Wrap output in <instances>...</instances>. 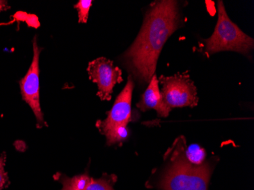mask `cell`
I'll use <instances>...</instances> for the list:
<instances>
[{
	"instance_id": "7a4b0ae2",
	"label": "cell",
	"mask_w": 254,
	"mask_h": 190,
	"mask_svg": "<svg viewBox=\"0 0 254 190\" xmlns=\"http://www.w3.org/2000/svg\"><path fill=\"white\" fill-rule=\"evenodd\" d=\"M171 164L165 171L160 188L163 190H208L212 166L208 163L200 166L190 164L184 153L175 151Z\"/></svg>"
},
{
	"instance_id": "9c48e42d",
	"label": "cell",
	"mask_w": 254,
	"mask_h": 190,
	"mask_svg": "<svg viewBox=\"0 0 254 190\" xmlns=\"http://www.w3.org/2000/svg\"><path fill=\"white\" fill-rule=\"evenodd\" d=\"M184 155L190 164L193 166H200L206 158V152L197 144H192L187 148Z\"/></svg>"
},
{
	"instance_id": "5b68a950",
	"label": "cell",
	"mask_w": 254,
	"mask_h": 190,
	"mask_svg": "<svg viewBox=\"0 0 254 190\" xmlns=\"http://www.w3.org/2000/svg\"><path fill=\"white\" fill-rule=\"evenodd\" d=\"M33 58L26 75L19 81L23 101L28 104L36 117L37 127L41 128L47 126L40 103L39 59L42 48L39 47L35 36L33 39Z\"/></svg>"
},
{
	"instance_id": "52a82bcc",
	"label": "cell",
	"mask_w": 254,
	"mask_h": 190,
	"mask_svg": "<svg viewBox=\"0 0 254 190\" xmlns=\"http://www.w3.org/2000/svg\"><path fill=\"white\" fill-rule=\"evenodd\" d=\"M134 89V81L129 75L127 85L114 102L112 109L108 113V117L105 121H98L97 127L102 134L108 130L120 125H127L130 121L132 116L131 103L132 91Z\"/></svg>"
},
{
	"instance_id": "3957f363",
	"label": "cell",
	"mask_w": 254,
	"mask_h": 190,
	"mask_svg": "<svg viewBox=\"0 0 254 190\" xmlns=\"http://www.w3.org/2000/svg\"><path fill=\"white\" fill-rule=\"evenodd\" d=\"M253 38L241 31L228 18L222 1L218 2V21L213 34L205 40V52L209 56L221 51L248 54L254 48Z\"/></svg>"
},
{
	"instance_id": "277c9868",
	"label": "cell",
	"mask_w": 254,
	"mask_h": 190,
	"mask_svg": "<svg viewBox=\"0 0 254 190\" xmlns=\"http://www.w3.org/2000/svg\"><path fill=\"white\" fill-rule=\"evenodd\" d=\"M158 81L162 85V99L171 110L184 107L193 108L197 105V91L189 75L179 73L174 76L161 75Z\"/></svg>"
},
{
	"instance_id": "8992f818",
	"label": "cell",
	"mask_w": 254,
	"mask_h": 190,
	"mask_svg": "<svg viewBox=\"0 0 254 190\" xmlns=\"http://www.w3.org/2000/svg\"><path fill=\"white\" fill-rule=\"evenodd\" d=\"M88 72L90 79L98 85L97 94L102 101H110L114 86L123 81L121 68L105 57H100L89 63Z\"/></svg>"
},
{
	"instance_id": "5bb4252c",
	"label": "cell",
	"mask_w": 254,
	"mask_h": 190,
	"mask_svg": "<svg viewBox=\"0 0 254 190\" xmlns=\"http://www.w3.org/2000/svg\"><path fill=\"white\" fill-rule=\"evenodd\" d=\"M10 9L8 2L5 0H0V12Z\"/></svg>"
},
{
	"instance_id": "30bf717a",
	"label": "cell",
	"mask_w": 254,
	"mask_h": 190,
	"mask_svg": "<svg viewBox=\"0 0 254 190\" xmlns=\"http://www.w3.org/2000/svg\"><path fill=\"white\" fill-rule=\"evenodd\" d=\"M104 135L106 136L108 145H112L126 141L129 135V129L127 125H120L108 130Z\"/></svg>"
},
{
	"instance_id": "6da1fadb",
	"label": "cell",
	"mask_w": 254,
	"mask_h": 190,
	"mask_svg": "<svg viewBox=\"0 0 254 190\" xmlns=\"http://www.w3.org/2000/svg\"><path fill=\"white\" fill-rule=\"evenodd\" d=\"M181 24L177 1H158L147 11L136 39L123 55L124 65L138 83L150 82L165 42Z\"/></svg>"
},
{
	"instance_id": "7c38bea8",
	"label": "cell",
	"mask_w": 254,
	"mask_h": 190,
	"mask_svg": "<svg viewBox=\"0 0 254 190\" xmlns=\"http://www.w3.org/2000/svg\"><path fill=\"white\" fill-rule=\"evenodd\" d=\"M91 5V0H79L77 4L74 5V8L78 10V23H87Z\"/></svg>"
},
{
	"instance_id": "4fadbf2b",
	"label": "cell",
	"mask_w": 254,
	"mask_h": 190,
	"mask_svg": "<svg viewBox=\"0 0 254 190\" xmlns=\"http://www.w3.org/2000/svg\"><path fill=\"white\" fill-rule=\"evenodd\" d=\"M6 154L2 153L0 156V190H3L8 184V174L5 171Z\"/></svg>"
},
{
	"instance_id": "8fae6325",
	"label": "cell",
	"mask_w": 254,
	"mask_h": 190,
	"mask_svg": "<svg viewBox=\"0 0 254 190\" xmlns=\"http://www.w3.org/2000/svg\"><path fill=\"white\" fill-rule=\"evenodd\" d=\"M114 176L103 177L101 179L95 180L91 178L89 182L81 190H114L112 181H115Z\"/></svg>"
},
{
	"instance_id": "ba28073f",
	"label": "cell",
	"mask_w": 254,
	"mask_h": 190,
	"mask_svg": "<svg viewBox=\"0 0 254 190\" xmlns=\"http://www.w3.org/2000/svg\"><path fill=\"white\" fill-rule=\"evenodd\" d=\"M137 107L142 112L149 109L155 110L159 117H167L169 115L171 109L168 108L162 99L156 75H154L150 81L148 88L142 94L140 101L137 104Z\"/></svg>"
}]
</instances>
